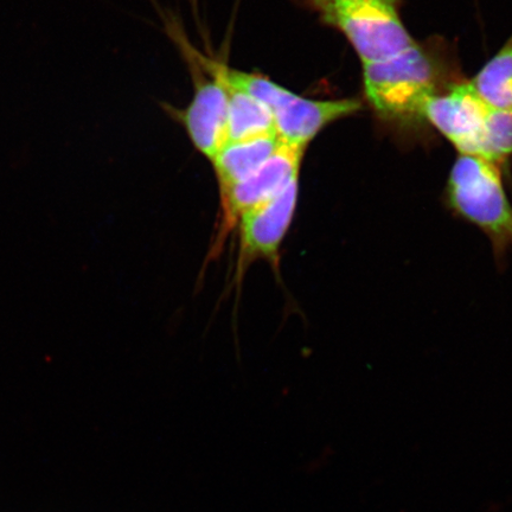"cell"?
Wrapping results in <instances>:
<instances>
[{
    "mask_svg": "<svg viewBox=\"0 0 512 512\" xmlns=\"http://www.w3.org/2000/svg\"><path fill=\"white\" fill-rule=\"evenodd\" d=\"M465 81L441 38L414 42L389 59L363 64V88L376 117L400 130L427 125L428 100Z\"/></svg>",
    "mask_w": 512,
    "mask_h": 512,
    "instance_id": "1",
    "label": "cell"
},
{
    "mask_svg": "<svg viewBox=\"0 0 512 512\" xmlns=\"http://www.w3.org/2000/svg\"><path fill=\"white\" fill-rule=\"evenodd\" d=\"M445 206L488 238L496 266L503 270L512 251V204L505 191L502 166L459 155L448 175Z\"/></svg>",
    "mask_w": 512,
    "mask_h": 512,
    "instance_id": "2",
    "label": "cell"
},
{
    "mask_svg": "<svg viewBox=\"0 0 512 512\" xmlns=\"http://www.w3.org/2000/svg\"><path fill=\"white\" fill-rule=\"evenodd\" d=\"M217 69L229 86L252 95L270 110L275 133L288 145L307 149L326 127L363 110L360 99H307L264 75L242 72L220 62Z\"/></svg>",
    "mask_w": 512,
    "mask_h": 512,
    "instance_id": "3",
    "label": "cell"
},
{
    "mask_svg": "<svg viewBox=\"0 0 512 512\" xmlns=\"http://www.w3.org/2000/svg\"><path fill=\"white\" fill-rule=\"evenodd\" d=\"M347 38L363 64L389 59L415 42L402 21L403 0H294Z\"/></svg>",
    "mask_w": 512,
    "mask_h": 512,
    "instance_id": "4",
    "label": "cell"
},
{
    "mask_svg": "<svg viewBox=\"0 0 512 512\" xmlns=\"http://www.w3.org/2000/svg\"><path fill=\"white\" fill-rule=\"evenodd\" d=\"M300 177L294 178L270 200L246 211L240 217L238 254L229 288H240L249 268L256 261H266L280 277L281 249L292 227L298 207Z\"/></svg>",
    "mask_w": 512,
    "mask_h": 512,
    "instance_id": "5",
    "label": "cell"
},
{
    "mask_svg": "<svg viewBox=\"0 0 512 512\" xmlns=\"http://www.w3.org/2000/svg\"><path fill=\"white\" fill-rule=\"evenodd\" d=\"M306 149L281 144L278 151L253 175L220 192V211L215 234L203 268L219 260L246 211L270 200L294 178L300 177Z\"/></svg>",
    "mask_w": 512,
    "mask_h": 512,
    "instance_id": "6",
    "label": "cell"
},
{
    "mask_svg": "<svg viewBox=\"0 0 512 512\" xmlns=\"http://www.w3.org/2000/svg\"><path fill=\"white\" fill-rule=\"evenodd\" d=\"M202 67L194 73L195 92L189 105L175 113L196 150L211 162L228 143V87L215 68L214 61L200 55Z\"/></svg>",
    "mask_w": 512,
    "mask_h": 512,
    "instance_id": "7",
    "label": "cell"
},
{
    "mask_svg": "<svg viewBox=\"0 0 512 512\" xmlns=\"http://www.w3.org/2000/svg\"><path fill=\"white\" fill-rule=\"evenodd\" d=\"M490 110L465 80L428 100L424 119L459 155L479 157Z\"/></svg>",
    "mask_w": 512,
    "mask_h": 512,
    "instance_id": "8",
    "label": "cell"
},
{
    "mask_svg": "<svg viewBox=\"0 0 512 512\" xmlns=\"http://www.w3.org/2000/svg\"><path fill=\"white\" fill-rule=\"evenodd\" d=\"M283 144L277 134L240 140L223 146L211 160L219 192L233 187L258 171Z\"/></svg>",
    "mask_w": 512,
    "mask_h": 512,
    "instance_id": "9",
    "label": "cell"
},
{
    "mask_svg": "<svg viewBox=\"0 0 512 512\" xmlns=\"http://www.w3.org/2000/svg\"><path fill=\"white\" fill-rule=\"evenodd\" d=\"M226 85L228 87V143L277 134L273 115L264 104L254 99L252 95L229 86L227 82Z\"/></svg>",
    "mask_w": 512,
    "mask_h": 512,
    "instance_id": "10",
    "label": "cell"
},
{
    "mask_svg": "<svg viewBox=\"0 0 512 512\" xmlns=\"http://www.w3.org/2000/svg\"><path fill=\"white\" fill-rule=\"evenodd\" d=\"M469 82L485 105L512 110V35Z\"/></svg>",
    "mask_w": 512,
    "mask_h": 512,
    "instance_id": "11",
    "label": "cell"
},
{
    "mask_svg": "<svg viewBox=\"0 0 512 512\" xmlns=\"http://www.w3.org/2000/svg\"><path fill=\"white\" fill-rule=\"evenodd\" d=\"M479 158L501 166L512 158V110L491 108Z\"/></svg>",
    "mask_w": 512,
    "mask_h": 512,
    "instance_id": "12",
    "label": "cell"
}]
</instances>
